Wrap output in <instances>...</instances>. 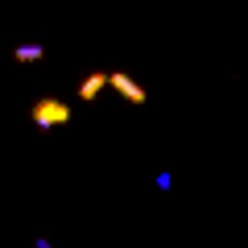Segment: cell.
Returning <instances> with one entry per match:
<instances>
[{"label":"cell","instance_id":"cell-1","mask_svg":"<svg viewBox=\"0 0 248 248\" xmlns=\"http://www.w3.org/2000/svg\"><path fill=\"white\" fill-rule=\"evenodd\" d=\"M29 120H33L42 133H50V128H58V124L71 120V104H62V99H54V95H42L29 108Z\"/></svg>","mask_w":248,"mask_h":248},{"label":"cell","instance_id":"cell-2","mask_svg":"<svg viewBox=\"0 0 248 248\" xmlns=\"http://www.w3.org/2000/svg\"><path fill=\"white\" fill-rule=\"evenodd\" d=\"M108 87H116L128 104H145V99H149V95H145V87H141L137 79H128L124 71H112V75H108Z\"/></svg>","mask_w":248,"mask_h":248},{"label":"cell","instance_id":"cell-3","mask_svg":"<svg viewBox=\"0 0 248 248\" xmlns=\"http://www.w3.org/2000/svg\"><path fill=\"white\" fill-rule=\"evenodd\" d=\"M104 87H108V75H99V71H95V75H87V79L79 83V99H95Z\"/></svg>","mask_w":248,"mask_h":248},{"label":"cell","instance_id":"cell-4","mask_svg":"<svg viewBox=\"0 0 248 248\" xmlns=\"http://www.w3.org/2000/svg\"><path fill=\"white\" fill-rule=\"evenodd\" d=\"M42 46H37V42H25V46H17V50H13V58H17V62H37V58H42Z\"/></svg>","mask_w":248,"mask_h":248},{"label":"cell","instance_id":"cell-5","mask_svg":"<svg viewBox=\"0 0 248 248\" xmlns=\"http://www.w3.org/2000/svg\"><path fill=\"white\" fill-rule=\"evenodd\" d=\"M37 248H54V244H50V240H37Z\"/></svg>","mask_w":248,"mask_h":248}]
</instances>
